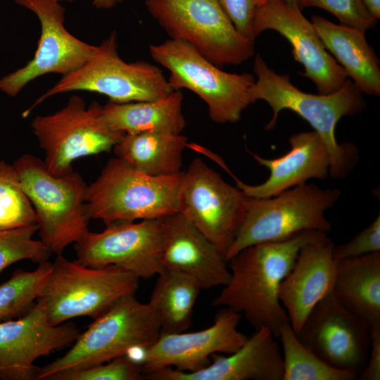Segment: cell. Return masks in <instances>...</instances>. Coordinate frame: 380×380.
Here are the masks:
<instances>
[{
    "label": "cell",
    "instance_id": "17",
    "mask_svg": "<svg viewBox=\"0 0 380 380\" xmlns=\"http://www.w3.org/2000/svg\"><path fill=\"white\" fill-rule=\"evenodd\" d=\"M80 334L74 323L53 324L37 299L20 318L0 322V378L35 380L37 359L74 343Z\"/></svg>",
    "mask_w": 380,
    "mask_h": 380
},
{
    "label": "cell",
    "instance_id": "23",
    "mask_svg": "<svg viewBox=\"0 0 380 380\" xmlns=\"http://www.w3.org/2000/svg\"><path fill=\"white\" fill-rule=\"evenodd\" d=\"M312 23L324 45L362 93L380 94L379 61L365 32L335 24L319 15Z\"/></svg>",
    "mask_w": 380,
    "mask_h": 380
},
{
    "label": "cell",
    "instance_id": "18",
    "mask_svg": "<svg viewBox=\"0 0 380 380\" xmlns=\"http://www.w3.org/2000/svg\"><path fill=\"white\" fill-rule=\"evenodd\" d=\"M240 319V313L224 308L216 315L214 323L205 329L160 333L148 348L142 367L144 376L166 367L193 372L208 365L215 353L235 352L248 338L237 329Z\"/></svg>",
    "mask_w": 380,
    "mask_h": 380
},
{
    "label": "cell",
    "instance_id": "10",
    "mask_svg": "<svg viewBox=\"0 0 380 380\" xmlns=\"http://www.w3.org/2000/svg\"><path fill=\"white\" fill-rule=\"evenodd\" d=\"M147 10L170 39L184 41L219 68L238 65L255 53L219 0H146Z\"/></svg>",
    "mask_w": 380,
    "mask_h": 380
},
{
    "label": "cell",
    "instance_id": "11",
    "mask_svg": "<svg viewBox=\"0 0 380 380\" xmlns=\"http://www.w3.org/2000/svg\"><path fill=\"white\" fill-rule=\"evenodd\" d=\"M101 106L93 101L87 107L82 97L73 95L61 110L32 120L31 127L51 174L67 173L75 160L110 151L125 135L105 122Z\"/></svg>",
    "mask_w": 380,
    "mask_h": 380
},
{
    "label": "cell",
    "instance_id": "12",
    "mask_svg": "<svg viewBox=\"0 0 380 380\" xmlns=\"http://www.w3.org/2000/svg\"><path fill=\"white\" fill-rule=\"evenodd\" d=\"M249 197L225 182L201 158L184 172L178 212L225 255L246 215Z\"/></svg>",
    "mask_w": 380,
    "mask_h": 380
},
{
    "label": "cell",
    "instance_id": "34",
    "mask_svg": "<svg viewBox=\"0 0 380 380\" xmlns=\"http://www.w3.org/2000/svg\"><path fill=\"white\" fill-rule=\"evenodd\" d=\"M380 252V215L349 241L334 245L332 255L336 260Z\"/></svg>",
    "mask_w": 380,
    "mask_h": 380
},
{
    "label": "cell",
    "instance_id": "3",
    "mask_svg": "<svg viewBox=\"0 0 380 380\" xmlns=\"http://www.w3.org/2000/svg\"><path fill=\"white\" fill-rule=\"evenodd\" d=\"M183 174L184 171L171 176H149L117 157L111 158L87 186V215L108 225L177 213Z\"/></svg>",
    "mask_w": 380,
    "mask_h": 380
},
{
    "label": "cell",
    "instance_id": "22",
    "mask_svg": "<svg viewBox=\"0 0 380 380\" xmlns=\"http://www.w3.org/2000/svg\"><path fill=\"white\" fill-rule=\"evenodd\" d=\"M163 270L194 278L202 289L226 285L230 279L218 249L180 213L163 217Z\"/></svg>",
    "mask_w": 380,
    "mask_h": 380
},
{
    "label": "cell",
    "instance_id": "24",
    "mask_svg": "<svg viewBox=\"0 0 380 380\" xmlns=\"http://www.w3.org/2000/svg\"><path fill=\"white\" fill-rule=\"evenodd\" d=\"M332 292L370 326L380 323V252L337 260Z\"/></svg>",
    "mask_w": 380,
    "mask_h": 380
},
{
    "label": "cell",
    "instance_id": "20",
    "mask_svg": "<svg viewBox=\"0 0 380 380\" xmlns=\"http://www.w3.org/2000/svg\"><path fill=\"white\" fill-rule=\"evenodd\" d=\"M327 235L304 244L279 290L280 303L297 334L315 305L332 291L337 260Z\"/></svg>",
    "mask_w": 380,
    "mask_h": 380
},
{
    "label": "cell",
    "instance_id": "16",
    "mask_svg": "<svg viewBox=\"0 0 380 380\" xmlns=\"http://www.w3.org/2000/svg\"><path fill=\"white\" fill-rule=\"evenodd\" d=\"M272 30L286 38L292 46V56L304 68L303 76L310 79L319 94L341 89L348 80L344 69L327 51L312 22L296 5L281 0L269 1L259 7L253 24L255 39Z\"/></svg>",
    "mask_w": 380,
    "mask_h": 380
},
{
    "label": "cell",
    "instance_id": "25",
    "mask_svg": "<svg viewBox=\"0 0 380 380\" xmlns=\"http://www.w3.org/2000/svg\"><path fill=\"white\" fill-rule=\"evenodd\" d=\"M182 101L180 89L153 101L116 103L109 100L101 106V114L111 129L124 134L157 131L181 134L186 127Z\"/></svg>",
    "mask_w": 380,
    "mask_h": 380
},
{
    "label": "cell",
    "instance_id": "32",
    "mask_svg": "<svg viewBox=\"0 0 380 380\" xmlns=\"http://www.w3.org/2000/svg\"><path fill=\"white\" fill-rule=\"evenodd\" d=\"M141 377L142 367L122 355L106 362L58 372L48 380H139Z\"/></svg>",
    "mask_w": 380,
    "mask_h": 380
},
{
    "label": "cell",
    "instance_id": "38",
    "mask_svg": "<svg viewBox=\"0 0 380 380\" xmlns=\"http://www.w3.org/2000/svg\"><path fill=\"white\" fill-rule=\"evenodd\" d=\"M58 1L64 0H56ZM72 1V0H67ZM123 0H92V4L96 8L109 9L115 6L117 4L122 2Z\"/></svg>",
    "mask_w": 380,
    "mask_h": 380
},
{
    "label": "cell",
    "instance_id": "6",
    "mask_svg": "<svg viewBox=\"0 0 380 380\" xmlns=\"http://www.w3.org/2000/svg\"><path fill=\"white\" fill-rule=\"evenodd\" d=\"M340 196L338 189H322L306 182L272 197H249L245 217L225 260L249 246L283 240L303 231L327 233L331 224L325 213Z\"/></svg>",
    "mask_w": 380,
    "mask_h": 380
},
{
    "label": "cell",
    "instance_id": "39",
    "mask_svg": "<svg viewBox=\"0 0 380 380\" xmlns=\"http://www.w3.org/2000/svg\"><path fill=\"white\" fill-rule=\"evenodd\" d=\"M266 1H274V0H266ZM281 1H284L289 4L296 5L300 7V0H281Z\"/></svg>",
    "mask_w": 380,
    "mask_h": 380
},
{
    "label": "cell",
    "instance_id": "1",
    "mask_svg": "<svg viewBox=\"0 0 380 380\" xmlns=\"http://www.w3.org/2000/svg\"><path fill=\"white\" fill-rule=\"evenodd\" d=\"M327 234L303 231L283 240L242 249L228 261L230 279L213 304L242 313L255 329L268 328L277 338L281 327L290 322L279 298L281 283L301 247Z\"/></svg>",
    "mask_w": 380,
    "mask_h": 380
},
{
    "label": "cell",
    "instance_id": "5",
    "mask_svg": "<svg viewBox=\"0 0 380 380\" xmlns=\"http://www.w3.org/2000/svg\"><path fill=\"white\" fill-rule=\"evenodd\" d=\"M160 333L149 304L139 301L134 294L127 295L95 318L66 353L37 367L35 380H48L58 372L108 362L135 345L150 346Z\"/></svg>",
    "mask_w": 380,
    "mask_h": 380
},
{
    "label": "cell",
    "instance_id": "27",
    "mask_svg": "<svg viewBox=\"0 0 380 380\" xmlns=\"http://www.w3.org/2000/svg\"><path fill=\"white\" fill-rule=\"evenodd\" d=\"M148 303L156 314L161 333L186 331L191 325L193 309L202 289L193 277L163 270Z\"/></svg>",
    "mask_w": 380,
    "mask_h": 380
},
{
    "label": "cell",
    "instance_id": "30",
    "mask_svg": "<svg viewBox=\"0 0 380 380\" xmlns=\"http://www.w3.org/2000/svg\"><path fill=\"white\" fill-rule=\"evenodd\" d=\"M34 224V208L13 165L0 160V231Z\"/></svg>",
    "mask_w": 380,
    "mask_h": 380
},
{
    "label": "cell",
    "instance_id": "4",
    "mask_svg": "<svg viewBox=\"0 0 380 380\" xmlns=\"http://www.w3.org/2000/svg\"><path fill=\"white\" fill-rule=\"evenodd\" d=\"M13 165L34 208L41 241L52 253L61 255L89 232L87 185L73 170L51 174L44 162L33 155L20 156Z\"/></svg>",
    "mask_w": 380,
    "mask_h": 380
},
{
    "label": "cell",
    "instance_id": "2",
    "mask_svg": "<svg viewBox=\"0 0 380 380\" xmlns=\"http://www.w3.org/2000/svg\"><path fill=\"white\" fill-rule=\"evenodd\" d=\"M253 70L257 80L251 88L253 103L265 101L273 111L265 129L276 126L281 111L295 112L311 125L326 145L330 176L335 179L346 177L358 161V151L353 144L338 143L335 129L342 117L357 114L365 108L362 92L353 82L348 79L341 89L330 94H312L298 89L288 75L278 74L270 68L260 54L255 58Z\"/></svg>",
    "mask_w": 380,
    "mask_h": 380
},
{
    "label": "cell",
    "instance_id": "40",
    "mask_svg": "<svg viewBox=\"0 0 380 380\" xmlns=\"http://www.w3.org/2000/svg\"><path fill=\"white\" fill-rule=\"evenodd\" d=\"M305 0H300V7H301L302 4L303 3ZM301 9V8H300Z\"/></svg>",
    "mask_w": 380,
    "mask_h": 380
},
{
    "label": "cell",
    "instance_id": "21",
    "mask_svg": "<svg viewBox=\"0 0 380 380\" xmlns=\"http://www.w3.org/2000/svg\"><path fill=\"white\" fill-rule=\"evenodd\" d=\"M291 148L286 154L267 159L250 152L260 165L270 171L268 178L255 185L246 184L230 172L236 186L250 198H263L275 196L311 179H325L329 175L330 158L324 141L315 131L291 135Z\"/></svg>",
    "mask_w": 380,
    "mask_h": 380
},
{
    "label": "cell",
    "instance_id": "19",
    "mask_svg": "<svg viewBox=\"0 0 380 380\" xmlns=\"http://www.w3.org/2000/svg\"><path fill=\"white\" fill-rule=\"evenodd\" d=\"M273 333L266 327L255 329L235 352L215 353L206 367L187 372L166 367L144 375L149 380H282L281 350Z\"/></svg>",
    "mask_w": 380,
    "mask_h": 380
},
{
    "label": "cell",
    "instance_id": "13",
    "mask_svg": "<svg viewBox=\"0 0 380 380\" xmlns=\"http://www.w3.org/2000/svg\"><path fill=\"white\" fill-rule=\"evenodd\" d=\"M163 217L108 224L75 243L77 261L89 267L115 265L149 279L163 270Z\"/></svg>",
    "mask_w": 380,
    "mask_h": 380
},
{
    "label": "cell",
    "instance_id": "35",
    "mask_svg": "<svg viewBox=\"0 0 380 380\" xmlns=\"http://www.w3.org/2000/svg\"><path fill=\"white\" fill-rule=\"evenodd\" d=\"M222 7L243 36L255 40L253 24L255 13L266 0H219Z\"/></svg>",
    "mask_w": 380,
    "mask_h": 380
},
{
    "label": "cell",
    "instance_id": "7",
    "mask_svg": "<svg viewBox=\"0 0 380 380\" xmlns=\"http://www.w3.org/2000/svg\"><path fill=\"white\" fill-rule=\"evenodd\" d=\"M113 31L77 70L63 75L23 113L26 118L41 103L58 94L89 91L107 96L116 103L153 101L165 98L174 89L162 70L145 61L126 63L118 52Z\"/></svg>",
    "mask_w": 380,
    "mask_h": 380
},
{
    "label": "cell",
    "instance_id": "9",
    "mask_svg": "<svg viewBox=\"0 0 380 380\" xmlns=\"http://www.w3.org/2000/svg\"><path fill=\"white\" fill-rule=\"evenodd\" d=\"M139 279L115 265L89 267L58 255L39 297L49 321L96 318L121 298L134 294Z\"/></svg>",
    "mask_w": 380,
    "mask_h": 380
},
{
    "label": "cell",
    "instance_id": "29",
    "mask_svg": "<svg viewBox=\"0 0 380 380\" xmlns=\"http://www.w3.org/2000/svg\"><path fill=\"white\" fill-rule=\"evenodd\" d=\"M38 264L33 271L16 270L0 285V319L23 313L39 297L53 262Z\"/></svg>",
    "mask_w": 380,
    "mask_h": 380
},
{
    "label": "cell",
    "instance_id": "26",
    "mask_svg": "<svg viewBox=\"0 0 380 380\" xmlns=\"http://www.w3.org/2000/svg\"><path fill=\"white\" fill-rule=\"evenodd\" d=\"M187 137L167 132L125 134L115 145L116 157L134 169L153 177L182 172V153Z\"/></svg>",
    "mask_w": 380,
    "mask_h": 380
},
{
    "label": "cell",
    "instance_id": "8",
    "mask_svg": "<svg viewBox=\"0 0 380 380\" xmlns=\"http://www.w3.org/2000/svg\"><path fill=\"white\" fill-rule=\"evenodd\" d=\"M149 53L154 61L170 71V87L197 94L208 106L209 117L215 122H238L253 103L251 88L255 80L251 74L223 71L184 41L169 39L150 44Z\"/></svg>",
    "mask_w": 380,
    "mask_h": 380
},
{
    "label": "cell",
    "instance_id": "37",
    "mask_svg": "<svg viewBox=\"0 0 380 380\" xmlns=\"http://www.w3.org/2000/svg\"><path fill=\"white\" fill-rule=\"evenodd\" d=\"M370 14L376 19L380 18V0H361Z\"/></svg>",
    "mask_w": 380,
    "mask_h": 380
},
{
    "label": "cell",
    "instance_id": "31",
    "mask_svg": "<svg viewBox=\"0 0 380 380\" xmlns=\"http://www.w3.org/2000/svg\"><path fill=\"white\" fill-rule=\"evenodd\" d=\"M38 229L34 224L0 231V274L18 261L29 260L39 263L49 260L51 251L43 241L33 238Z\"/></svg>",
    "mask_w": 380,
    "mask_h": 380
},
{
    "label": "cell",
    "instance_id": "36",
    "mask_svg": "<svg viewBox=\"0 0 380 380\" xmlns=\"http://www.w3.org/2000/svg\"><path fill=\"white\" fill-rule=\"evenodd\" d=\"M370 337L367 363L358 376L360 380L380 379V323L371 326Z\"/></svg>",
    "mask_w": 380,
    "mask_h": 380
},
{
    "label": "cell",
    "instance_id": "14",
    "mask_svg": "<svg viewBox=\"0 0 380 380\" xmlns=\"http://www.w3.org/2000/svg\"><path fill=\"white\" fill-rule=\"evenodd\" d=\"M38 18L41 34L34 57L25 66L0 79V91L15 96L30 82L47 73L62 76L80 68L96 46L71 34L65 27V8L56 0H14Z\"/></svg>",
    "mask_w": 380,
    "mask_h": 380
},
{
    "label": "cell",
    "instance_id": "28",
    "mask_svg": "<svg viewBox=\"0 0 380 380\" xmlns=\"http://www.w3.org/2000/svg\"><path fill=\"white\" fill-rule=\"evenodd\" d=\"M282 346V380H354L358 376L335 368L317 356L298 338L290 322L280 329L278 337Z\"/></svg>",
    "mask_w": 380,
    "mask_h": 380
},
{
    "label": "cell",
    "instance_id": "33",
    "mask_svg": "<svg viewBox=\"0 0 380 380\" xmlns=\"http://www.w3.org/2000/svg\"><path fill=\"white\" fill-rule=\"evenodd\" d=\"M317 7L334 14L341 25L365 32L375 26L376 20L361 0H305L301 9Z\"/></svg>",
    "mask_w": 380,
    "mask_h": 380
},
{
    "label": "cell",
    "instance_id": "15",
    "mask_svg": "<svg viewBox=\"0 0 380 380\" xmlns=\"http://www.w3.org/2000/svg\"><path fill=\"white\" fill-rule=\"evenodd\" d=\"M370 332L371 326L331 291L312 309L297 336L329 365L358 376L367 363Z\"/></svg>",
    "mask_w": 380,
    "mask_h": 380
}]
</instances>
